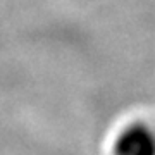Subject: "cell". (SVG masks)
<instances>
[{"mask_svg":"<svg viewBox=\"0 0 155 155\" xmlns=\"http://www.w3.org/2000/svg\"><path fill=\"white\" fill-rule=\"evenodd\" d=\"M112 155H155V129L147 122H129L117 133Z\"/></svg>","mask_w":155,"mask_h":155,"instance_id":"obj_1","label":"cell"}]
</instances>
